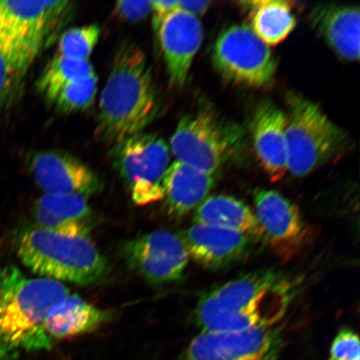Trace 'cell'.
Masks as SVG:
<instances>
[{"label": "cell", "instance_id": "6da1fadb", "mask_svg": "<svg viewBox=\"0 0 360 360\" xmlns=\"http://www.w3.org/2000/svg\"><path fill=\"white\" fill-rule=\"evenodd\" d=\"M70 294L64 283L27 276L11 264L0 266V360L48 349L53 344L44 323L55 306Z\"/></svg>", "mask_w": 360, "mask_h": 360}, {"label": "cell", "instance_id": "7a4b0ae2", "mask_svg": "<svg viewBox=\"0 0 360 360\" xmlns=\"http://www.w3.org/2000/svg\"><path fill=\"white\" fill-rule=\"evenodd\" d=\"M158 111L159 98L146 53L138 45L126 43L117 51L102 90L98 133L119 145L142 133Z\"/></svg>", "mask_w": 360, "mask_h": 360}, {"label": "cell", "instance_id": "3957f363", "mask_svg": "<svg viewBox=\"0 0 360 360\" xmlns=\"http://www.w3.org/2000/svg\"><path fill=\"white\" fill-rule=\"evenodd\" d=\"M22 264L39 277L88 285L105 276V258L88 237L60 235L40 227L22 233L18 245Z\"/></svg>", "mask_w": 360, "mask_h": 360}, {"label": "cell", "instance_id": "277c9868", "mask_svg": "<svg viewBox=\"0 0 360 360\" xmlns=\"http://www.w3.org/2000/svg\"><path fill=\"white\" fill-rule=\"evenodd\" d=\"M288 171L304 177L339 154L347 134L316 103L300 94L287 96Z\"/></svg>", "mask_w": 360, "mask_h": 360}, {"label": "cell", "instance_id": "5b68a950", "mask_svg": "<svg viewBox=\"0 0 360 360\" xmlns=\"http://www.w3.org/2000/svg\"><path fill=\"white\" fill-rule=\"evenodd\" d=\"M244 141L240 126L205 110L180 120L169 146L176 161L214 175L240 154Z\"/></svg>", "mask_w": 360, "mask_h": 360}, {"label": "cell", "instance_id": "8992f818", "mask_svg": "<svg viewBox=\"0 0 360 360\" xmlns=\"http://www.w3.org/2000/svg\"><path fill=\"white\" fill-rule=\"evenodd\" d=\"M112 160L137 205L164 200L163 183L170 150L163 139L139 133L115 146Z\"/></svg>", "mask_w": 360, "mask_h": 360}, {"label": "cell", "instance_id": "52a82bcc", "mask_svg": "<svg viewBox=\"0 0 360 360\" xmlns=\"http://www.w3.org/2000/svg\"><path fill=\"white\" fill-rule=\"evenodd\" d=\"M212 60L225 79L249 87L271 82L277 61L271 49L250 26L236 25L223 31L214 45Z\"/></svg>", "mask_w": 360, "mask_h": 360}, {"label": "cell", "instance_id": "ba28073f", "mask_svg": "<svg viewBox=\"0 0 360 360\" xmlns=\"http://www.w3.org/2000/svg\"><path fill=\"white\" fill-rule=\"evenodd\" d=\"M123 253L129 266L153 285L179 281L190 257L181 237L164 229L129 241Z\"/></svg>", "mask_w": 360, "mask_h": 360}, {"label": "cell", "instance_id": "9c48e42d", "mask_svg": "<svg viewBox=\"0 0 360 360\" xmlns=\"http://www.w3.org/2000/svg\"><path fill=\"white\" fill-rule=\"evenodd\" d=\"M281 346V333L274 327L202 332L188 345L186 360H277Z\"/></svg>", "mask_w": 360, "mask_h": 360}, {"label": "cell", "instance_id": "30bf717a", "mask_svg": "<svg viewBox=\"0 0 360 360\" xmlns=\"http://www.w3.org/2000/svg\"><path fill=\"white\" fill-rule=\"evenodd\" d=\"M255 205L264 240L282 259L294 257L307 236V227L298 207L282 193L271 190L255 192Z\"/></svg>", "mask_w": 360, "mask_h": 360}, {"label": "cell", "instance_id": "8fae6325", "mask_svg": "<svg viewBox=\"0 0 360 360\" xmlns=\"http://www.w3.org/2000/svg\"><path fill=\"white\" fill-rule=\"evenodd\" d=\"M69 1L0 0V39L21 40L43 47L69 11Z\"/></svg>", "mask_w": 360, "mask_h": 360}, {"label": "cell", "instance_id": "7c38bea8", "mask_svg": "<svg viewBox=\"0 0 360 360\" xmlns=\"http://www.w3.org/2000/svg\"><path fill=\"white\" fill-rule=\"evenodd\" d=\"M36 184L44 193L87 197L101 191V180L79 158L60 150L38 153L30 165Z\"/></svg>", "mask_w": 360, "mask_h": 360}, {"label": "cell", "instance_id": "4fadbf2b", "mask_svg": "<svg viewBox=\"0 0 360 360\" xmlns=\"http://www.w3.org/2000/svg\"><path fill=\"white\" fill-rule=\"evenodd\" d=\"M157 34L169 82L174 86H182L204 39L201 22L199 18L176 10L166 18Z\"/></svg>", "mask_w": 360, "mask_h": 360}, {"label": "cell", "instance_id": "5bb4252c", "mask_svg": "<svg viewBox=\"0 0 360 360\" xmlns=\"http://www.w3.org/2000/svg\"><path fill=\"white\" fill-rule=\"evenodd\" d=\"M286 127V112L276 103L264 100L256 106L250 134L261 167L273 181L280 180L288 171Z\"/></svg>", "mask_w": 360, "mask_h": 360}, {"label": "cell", "instance_id": "9a60e30c", "mask_svg": "<svg viewBox=\"0 0 360 360\" xmlns=\"http://www.w3.org/2000/svg\"><path fill=\"white\" fill-rule=\"evenodd\" d=\"M188 255L207 269L229 266L244 256L251 245V238L231 229L193 224L182 235Z\"/></svg>", "mask_w": 360, "mask_h": 360}, {"label": "cell", "instance_id": "2e32d148", "mask_svg": "<svg viewBox=\"0 0 360 360\" xmlns=\"http://www.w3.org/2000/svg\"><path fill=\"white\" fill-rule=\"evenodd\" d=\"M285 281L278 274L269 271L247 274L202 296L196 309L236 312L262 302Z\"/></svg>", "mask_w": 360, "mask_h": 360}, {"label": "cell", "instance_id": "e0dca14e", "mask_svg": "<svg viewBox=\"0 0 360 360\" xmlns=\"http://www.w3.org/2000/svg\"><path fill=\"white\" fill-rule=\"evenodd\" d=\"M309 21L338 56L347 61L359 58V8L321 4L310 13Z\"/></svg>", "mask_w": 360, "mask_h": 360}, {"label": "cell", "instance_id": "ac0fdd59", "mask_svg": "<svg viewBox=\"0 0 360 360\" xmlns=\"http://www.w3.org/2000/svg\"><path fill=\"white\" fill-rule=\"evenodd\" d=\"M214 175L175 161L164 179V200L168 213L181 217L199 207L214 187Z\"/></svg>", "mask_w": 360, "mask_h": 360}, {"label": "cell", "instance_id": "d6986e66", "mask_svg": "<svg viewBox=\"0 0 360 360\" xmlns=\"http://www.w3.org/2000/svg\"><path fill=\"white\" fill-rule=\"evenodd\" d=\"M110 318V314L88 302L78 295H69L55 306L44 323L52 343L96 330Z\"/></svg>", "mask_w": 360, "mask_h": 360}, {"label": "cell", "instance_id": "ffe728a7", "mask_svg": "<svg viewBox=\"0 0 360 360\" xmlns=\"http://www.w3.org/2000/svg\"><path fill=\"white\" fill-rule=\"evenodd\" d=\"M195 223L231 229L252 240H264L257 218L245 202L228 195H213L198 207Z\"/></svg>", "mask_w": 360, "mask_h": 360}, {"label": "cell", "instance_id": "44dd1931", "mask_svg": "<svg viewBox=\"0 0 360 360\" xmlns=\"http://www.w3.org/2000/svg\"><path fill=\"white\" fill-rule=\"evenodd\" d=\"M42 47L20 40L0 39V109L17 100Z\"/></svg>", "mask_w": 360, "mask_h": 360}, {"label": "cell", "instance_id": "7402d4cb", "mask_svg": "<svg viewBox=\"0 0 360 360\" xmlns=\"http://www.w3.org/2000/svg\"><path fill=\"white\" fill-rule=\"evenodd\" d=\"M249 10L250 28L268 46L286 39L296 26L294 3L285 0H254L243 2Z\"/></svg>", "mask_w": 360, "mask_h": 360}, {"label": "cell", "instance_id": "603a6c76", "mask_svg": "<svg viewBox=\"0 0 360 360\" xmlns=\"http://www.w3.org/2000/svg\"><path fill=\"white\" fill-rule=\"evenodd\" d=\"M94 74L96 72L89 60H74L56 55L40 76L37 89L45 100L53 103L63 89Z\"/></svg>", "mask_w": 360, "mask_h": 360}, {"label": "cell", "instance_id": "cb8c5ba5", "mask_svg": "<svg viewBox=\"0 0 360 360\" xmlns=\"http://www.w3.org/2000/svg\"><path fill=\"white\" fill-rule=\"evenodd\" d=\"M101 29L96 25L75 27L62 34L58 45V56L74 60H87L100 39Z\"/></svg>", "mask_w": 360, "mask_h": 360}, {"label": "cell", "instance_id": "d4e9b609", "mask_svg": "<svg viewBox=\"0 0 360 360\" xmlns=\"http://www.w3.org/2000/svg\"><path fill=\"white\" fill-rule=\"evenodd\" d=\"M62 218L91 224V209L87 198L71 193H44L36 205Z\"/></svg>", "mask_w": 360, "mask_h": 360}, {"label": "cell", "instance_id": "484cf974", "mask_svg": "<svg viewBox=\"0 0 360 360\" xmlns=\"http://www.w3.org/2000/svg\"><path fill=\"white\" fill-rule=\"evenodd\" d=\"M98 78L96 74L75 81L63 89L53 102L58 110L73 112L88 109L96 98Z\"/></svg>", "mask_w": 360, "mask_h": 360}, {"label": "cell", "instance_id": "4316f807", "mask_svg": "<svg viewBox=\"0 0 360 360\" xmlns=\"http://www.w3.org/2000/svg\"><path fill=\"white\" fill-rule=\"evenodd\" d=\"M34 217L38 227L60 235L88 237L91 231L90 224L62 218L37 205L34 208Z\"/></svg>", "mask_w": 360, "mask_h": 360}, {"label": "cell", "instance_id": "83f0119b", "mask_svg": "<svg viewBox=\"0 0 360 360\" xmlns=\"http://www.w3.org/2000/svg\"><path fill=\"white\" fill-rule=\"evenodd\" d=\"M332 360H359V339L352 330H341L333 342Z\"/></svg>", "mask_w": 360, "mask_h": 360}, {"label": "cell", "instance_id": "f1b7e54d", "mask_svg": "<svg viewBox=\"0 0 360 360\" xmlns=\"http://www.w3.org/2000/svg\"><path fill=\"white\" fill-rule=\"evenodd\" d=\"M152 11V1H119L115 4V13L121 19L138 22L146 18Z\"/></svg>", "mask_w": 360, "mask_h": 360}, {"label": "cell", "instance_id": "f546056e", "mask_svg": "<svg viewBox=\"0 0 360 360\" xmlns=\"http://www.w3.org/2000/svg\"><path fill=\"white\" fill-rule=\"evenodd\" d=\"M178 1H152L153 27L156 34L159 32L160 26L163 24L171 13L177 10Z\"/></svg>", "mask_w": 360, "mask_h": 360}, {"label": "cell", "instance_id": "4dcf8cb0", "mask_svg": "<svg viewBox=\"0 0 360 360\" xmlns=\"http://www.w3.org/2000/svg\"><path fill=\"white\" fill-rule=\"evenodd\" d=\"M212 1H178L177 10L197 17L205 15Z\"/></svg>", "mask_w": 360, "mask_h": 360}, {"label": "cell", "instance_id": "1f68e13d", "mask_svg": "<svg viewBox=\"0 0 360 360\" xmlns=\"http://www.w3.org/2000/svg\"><path fill=\"white\" fill-rule=\"evenodd\" d=\"M330 360H332V359H330Z\"/></svg>", "mask_w": 360, "mask_h": 360}]
</instances>
